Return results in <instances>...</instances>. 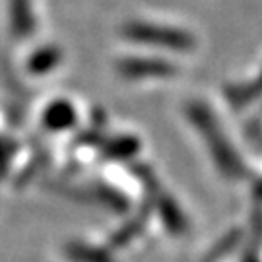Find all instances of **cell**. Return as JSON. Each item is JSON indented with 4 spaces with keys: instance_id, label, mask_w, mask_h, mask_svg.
Masks as SVG:
<instances>
[{
    "instance_id": "obj_4",
    "label": "cell",
    "mask_w": 262,
    "mask_h": 262,
    "mask_svg": "<svg viewBox=\"0 0 262 262\" xmlns=\"http://www.w3.org/2000/svg\"><path fill=\"white\" fill-rule=\"evenodd\" d=\"M12 16L16 19V28L19 33H28L31 31V6L29 0H14V8Z\"/></svg>"
},
{
    "instance_id": "obj_5",
    "label": "cell",
    "mask_w": 262,
    "mask_h": 262,
    "mask_svg": "<svg viewBox=\"0 0 262 262\" xmlns=\"http://www.w3.org/2000/svg\"><path fill=\"white\" fill-rule=\"evenodd\" d=\"M58 62V51L55 49H43L41 53L33 56L31 60V70L33 72H43V70H49Z\"/></svg>"
},
{
    "instance_id": "obj_3",
    "label": "cell",
    "mask_w": 262,
    "mask_h": 262,
    "mask_svg": "<svg viewBox=\"0 0 262 262\" xmlns=\"http://www.w3.org/2000/svg\"><path fill=\"white\" fill-rule=\"evenodd\" d=\"M43 121H45L43 124H47L49 128H53V130L68 128L74 121V109L68 103H64V101H56L47 109Z\"/></svg>"
},
{
    "instance_id": "obj_1",
    "label": "cell",
    "mask_w": 262,
    "mask_h": 262,
    "mask_svg": "<svg viewBox=\"0 0 262 262\" xmlns=\"http://www.w3.org/2000/svg\"><path fill=\"white\" fill-rule=\"evenodd\" d=\"M124 35L142 41V43H150L158 47L173 49V51H190L194 49V39L188 35L187 31L173 28H163V26H154V24H128L124 28Z\"/></svg>"
},
{
    "instance_id": "obj_2",
    "label": "cell",
    "mask_w": 262,
    "mask_h": 262,
    "mask_svg": "<svg viewBox=\"0 0 262 262\" xmlns=\"http://www.w3.org/2000/svg\"><path fill=\"white\" fill-rule=\"evenodd\" d=\"M121 70L128 76H167L173 72V66L161 60H148V58H132L121 64Z\"/></svg>"
}]
</instances>
